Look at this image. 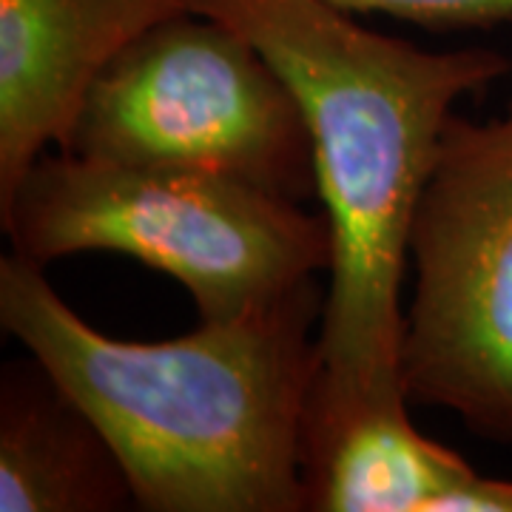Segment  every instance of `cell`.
<instances>
[{
	"instance_id": "1",
	"label": "cell",
	"mask_w": 512,
	"mask_h": 512,
	"mask_svg": "<svg viewBox=\"0 0 512 512\" xmlns=\"http://www.w3.org/2000/svg\"><path fill=\"white\" fill-rule=\"evenodd\" d=\"M248 37L291 83L311 128L333 231L319 322L308 473L370 416H410L402 387L407 237L461 97L512 74L493 49L427 52L333 0H188Z\"/></svg>"
},
{
	"instance_id": "2",
	"label": "cell",
	"mask_w": 512,
	"mask_h": 512,
	"mask_svg": "<svg viewBox=\"0 0 512 512\" xmlns=\"http://www.w3.org/2000/svg\"><path fill=\"white\" fill-rule=\"evenodd\" d=\"M319 276L163 342L92 328L43 268L0 259V325L89 410L146 512L311 510Z\"/></svg>"
},
{
	"instance_id": "3",
	"label": "cell",
	"mask_w": 512,
	"mask_h": 512,
	"mask_svg": "<svg viewBox=\"0 0 512 512\" xmlns=\"http://www.w3.org/2000/svg\"><path fill=\"white\" fill-rule=\"evenodd\" d=\"M12 251L46 268L123 254L183 285L200 322L265 308L333 262L325 214L220 174L43 154L0 202Z\"/></svg>"
},
{
	"instance_id": "4",
	"label": "cell",
	"mask_w": 512,
	"mask_h": 512,
	"mask_svg": "<svg viewBox=\"0 0 512 512\" xmlns=\"http://www.w3.org/2000/svg\"><path fill=\"white\" fill-rule=\"evenodd\" d=\"M407 254L402 387L512 444V89L490 120L453 114L424 180Z\"/></svg>"
},
{
	"instance_id": "5",
	"label": "cell",
	"mask_w": 512,
	"mask_h": 512,
	"mask_svg": "<svg viewBox=\"0 0 512 512\" xmlns=\"http://www.w3.org/2000/svg\"><path fill=\"white\" fill-rule=\"evenodd\" d=\"M60 151L319 197L291 83L242 32L194 9L148 29L97 77Z\"/></svg>"
},
{
	"instance_id": "6",
	"label": "cell",
	"mask_w": 512,
	"mask_h": 512,
	"mask_svg": "<svg viewBox=\"0 0 512 512\" xmlns=\"http://www.w3.org/2000/svg\"><path fill=\"white\" fill-rule=\"evenodd\" d=\"M188 0H0V202L69 143L97 77Z\"/></svg>"
},
{
	"instance_id": "7",
	"label": "cell",
	"mask_w": 512,
	"mask_h": 512,
	"mask_svg": "<svg viewBox=\"0 0 512 512\" xmlns=\"http://www.w3.org/2000/svg\"><path fill=\"white\" fill-rule=\"evenodd\" d=\"M134 507L126 470L89 410L35 356L0 370V510Z\"/></svg>"
},
{
	"instance_id": "8",
	"label": "cell",
	"mask_w": 512,
	"mask_h": 512,
	"mask_svg": "<svg viewBox=\"0 0 512 512\" xmlns=\"http://www.w3.org/2000/svg\"><path fill=\"white\" fill-rule=\"evenodd\" d=\"M476 478L478 470L421 436L410 416H370L308 473L311 512H456Z\"/></svg>"
},
{
	"instance_id": "9",
	"label": "cell",
	"mask_w": 512,
	"mask_h": 512,
	"mask_svg": "<svg viewBox=\"0 0 512 512\" xmlns=\"http://www.w3.org/2000/svg\"><path fill=\"white\" fill-rule=\"evenodd\" d=\"M353 15H390L413 26L456 32L512 20V0H333Z\"/></svg>"
}]
</instances>
